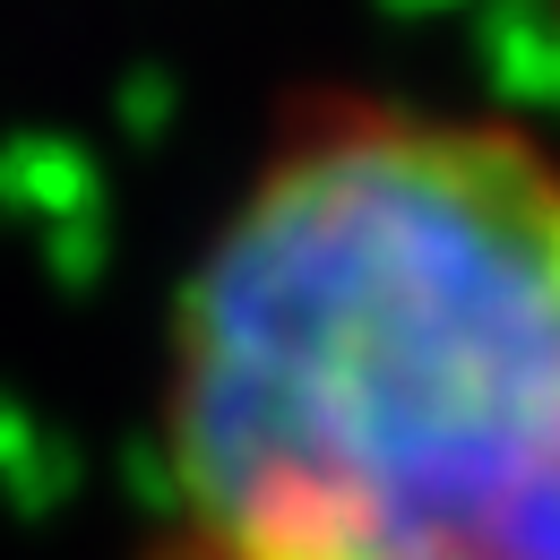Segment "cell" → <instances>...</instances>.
I'll return each instance as SVG.
<instances>
[{
    "label": "cell",
    "mask_w": 560,
    "mask_h": 560,
    "mask_svg": "<svg viewBox=\"0 0 560 560\" xmlns=\"http://www.w3.org/2000/svg\"><path fill=\"white\" fill-rule=\"evenodd\" d=\"M147 560H560V147L311 86L164 328Z\"/></svg>",
    "instance_id": "cell-1"
}]
</instances>
